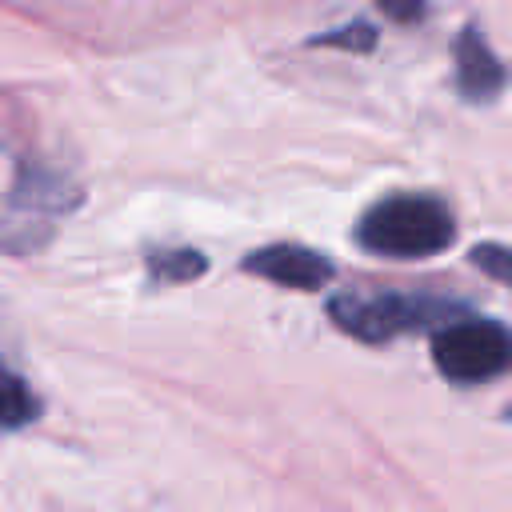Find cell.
Returning <instances> with one entry per match:
<instances>
[{
	"instance_id": "cell-7",
	"label": "cell",
	"mask_w": 512,
	"mask_h": 512,
	"mask_svg": "<svg viewBox=\"0 0 512 512\" xmlns=\"http://www.w3.org/2000/svg\"><path fill=\"white\" fill-rule=\"evenodd\" d=\"M40 416V400L28 380L0 356V428H24Z\"/></svg>"
},
{
	"instance_id": "cell-11",
	"label": "cell",
	"mask_w": 512,
	"mask_h": 512,
	"mask_svg": "<svg viewBox=\"0 0 512 512\" xmlns=\"http://www.w3.org/2000/svg\"><path fill=\"white\" fill-rule=\"evenodd\" d=\"M388 20H396V24H412V20H420L424 12H428V4L424 0H372Z\"/></svg>"
},
{
	"instance_id": "cell-5",
	"label": "cell",
	"mask_w": 512,
	"mask_h": 512,
	"mask_svg": "<svg viewBox=\"0 0 512 512\" xmlns=\"http://www.w3.org/2000/svg\"><path fill=\"white\" fill-rule=\"evenodd\" d=\"M244 272L268 280V284H280V288H292V292H320L328 280H332V260L316 248H304V244H268V248H256L244 256Z\"/></svg>"
},
{
	"instance_id": "cell-8",
	"label": "cell",
	"mask_w": 512,
	"mask_h": 512,
	"mask_svg": "<svg viewBox=\"0 0 512 512\" xmlns=\"http://www.w3.org/2000/svg\"><path fill=\"white\" fill-rule=\"evenodd\" d=\"M208 264L196 248H156L148 252V276L160 284H184L192 276H200Z\"/></svg>"
},
{
	"instance_id": "cell-3",
	"label": "cell",
	"mask_w": 512,
	"mask_h": 512,
	"mask_svg": "<svg viewBox=\"0 0 512 512\" xmlns=\"http://www.w3.org/2000/svg\"><path fill=\"white\" fill-rule=\"evenodd\" d=\"M328 312L340 332L380 344L400 332L424 328L428 320H448L452 304L432 296H404V292H344V296H332Z\"/></svg>"
},
{
	"instance_id": "cell-9",
	"label": "cell",
	"mask_w": 512,
	"mask_h": 512,
	"mask_svg": "<svg viewBox=\"0 0 512 512\" xmlns=\"http://www.w3.org/2000/svg\"><path fill=\"white\" fill-rule=\"evenodd\" d=\"M472 264L484 276H492V280L512 288V248H504V244H476L472 248Z\"/></svg>"
},
{
	"instance_id": "cell-1",
	"label": "cell",
	"mask_w": 512,
	"mask_h": 512,
	"mask_svg": "<svg viewBox=\"0 0 512 512\" xmlns=\"http://www.w3.org/2000/svg\"><path fill=\"white\" fill-rule=\"evenodd\" d=\"M356 240L388 260H424L444 252L456 240V220L452 208L440 196H424V192H396L376 200L360 224H356Z\"/></svg>"
},
{
	"instance_id": "cell-10",
	"label": "cell",
	"mask_w": 512,
	"mask_h": 512,
	"mask_svg": "<svg viewBox=\"0 0 512 512\" xmlns=\"http://www.w3.org/2000/svg\"><path fill=\"white\" fill-rule=\"evenodd\" d=\"M316 44H324V48H356V52H368V48L376 44V32H372L368 24H344V28L328 32V36H320Z\"/></svg>"
},
{
	"instance_id": "cell-4",
	"label": "cell",
	"mask_w": 512,
	"mask_h": 512,
	"mask_svg": "<svg viewBox=\"0 0 512 512\" xmlns=\"http://www.w3.org/2000/svg\"><path fill=\"white\" fill-rule=\"evenodd\" d=\"M432 360L452 384H484L512 364V332L476 316L448 320L432 336Z\"/></svg>"
},
{
	"instance_id": "cell-6",
	"label": "cell",
	"mask_w": 512,
	"mask_h": 512,
	"mask_svg": "<svg viewBox=\"0 0 512 512\" xmlns=\"http://www.w3.org/2000/svg\"><path fill=\"white\" fill-rule=\"evenodd\" d=\"M504 84H508V72L500 64V56L484 40V32L476 24H468L456 36V88H460V96L472 104H488L504 92Z\"/></svg>"
},
{
	"instance_id": "cell-2",
	"label": "cell",
	"mask_w": 512,
	"mask_h": 512,
	"mask_svg": "<svg viewBox=\"0 0 512 512\" xmlns=\"http://www.w3.org/2000/svg\"><path fill=\"white\" fill-rule=\"evenodd\" d=\"M80 204V184L44 164V160H20L12 176V192L0 212V248L12 256H32L40 252L56 224Z\"/></svg>"
}]
</instances>
